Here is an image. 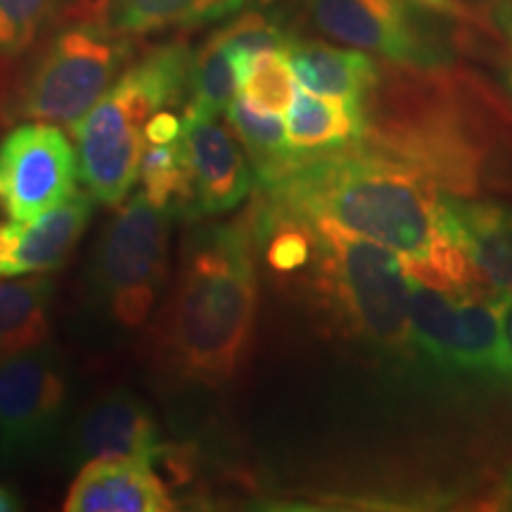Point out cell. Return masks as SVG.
<instances>
[{"label": "cell", "mask_w": 512, "mask_h": 512, "mask_svg": "<svg viewBox=\"0 0 512 512\" xmlns=\"http://www.w3.org/2000/svg\"><path fill=\"white\" fill-rule=\"evenodd\" d=\"M368 107L316 93H297L287 117V138L297 155H323V152L349 147L366 138Z\"/></svg>", "instance_id": "cell-18"}, {"label": "cell", "mask_w": 512, "mask_h": 512, "mask_svg": "<svg viewBox=\"0 0 512 512\" xmlns=\"http://www.w3.org/2000/svg\"><path fill=\"white\" fill-rule=\"evenodd\" d=\"M294 69L287 57V50H268L256 55L242 69V95L252 102L256 110L268 114L290 112L294 95Z\"/></svg>", "instance_id": "cell-24"}, {"label": "cell", "mask_w": 512, "mask_h": 512, "mask_svg": "<svg viewBox=\"0 0 512 512\" xmlns=\"http://www.w3.org/2000/svg\"><path fill=\"white\" fill-rule=\"evenodd\" d=\"M501 498H503V503L508 505V508H512V470H510V475L503 484V496Z\"/></svg>", "instance_id": "cell-31"}, {"label": "cell", "mask_w": 512, "mask_h": 512, "mask_svg": "<svg viewBox=\"0 0 512 512\" xmlns=\"http://www.w3.org/2000/svg\"><path fill=\"white\" fill-rule=\"evenodd\" d=\"M53 290L48 273L10 275L8 280H0V361L46 344Z\"/></svg>", "instance_id": "cell-20"}, {"label": "cell", "mask_w": 512, "mask_h": 512, "mask_svg": "<svg viewBox=\"0 0 512 512\" xmlns=\"http://www.w3.org/2000/svg\"><path fill=\"white\" fill-rule=\"evenodd\" d=\"M306 12L320 34L401 69L451 62V48L427 17L434 12L411 0H306Z\"/></svg>", "instance_id": "cell-9"}, {"label": "cell", "mask_w": 512, "mask_h": 512, "mask_svg": "<svg viewBox=\"0 0 512 512\" xmlns=\"http://www.w3.org/2000/svg\"><path fill=\"white\" fill-rule=\"evenodd\" d=\"M216 36L226 43L235 62H238L240 81L242 69L247 67L249 60H254L261 53H268V50H287V46L292 43V36H287L275 19L259 15V12H249V15L238 17L228 27L216 31Z\"/></svg>", "instance_id": "cell-26"}, {"label": "cell", "mask_w": 512, "mask_h": 512, "mask_svg": "<svg viewBox=\"0 0 512 512\" xmlns=\"http://www.w3.org/2000/svg\"><path fill=\"white\" fill-rule=\"evenodd\" d=\"M226 114L264 185L287 174L304 157L292 150L287 126L280 121V114L256 110L242 93L235 95Z\"/></svg>", "instance_id": "cell-21"}, {"label": "cell", "mask_w": 512, "mask_h": 512, "mask_svg": "<svg viewBox=\"0 0 512 512\" xmlns=\"http://www.w3.org/2000/svg\"><path fill=\"white\" fill-rule=\"evenodd\" d=\"M67 377L48 349L0 361V446L10 458L29 456L60 425Z\"/></svg>", "instance_id": "cell-11"}, {"label": "cell", "mask_w": 512, "mask_h": 512, "mask_svg": "<svg viewBox=\"0 0 512 512\" xmlns=\"http://www.w3.org/2000/svg\"><path fill=\"white\" fill-rule=\"evenodd\" d=\"M183 143L190 164V216H221L238 209L252 192L247 150L219 117L183 114Z\"/></svg>", "instance_id": "cell-12"}, {"label": "cell", "mask_w": 512, "mask_h": 512, "mask_svg": "<svg viewBox=\"0 0 512 512\" xmlns=\"http://www.w3.org/2000/svg\"><path fill=\"white\" fill-rule=\"evenodd\" d=\"M140 192L169 214H188L192 207L190 164L183 136L171 143H147L140 159Z\"/></svg>", "instance_id": "cell-22"}, {"label": "cell", "mask_w": 512, "mask_h": 512, "mask_svg": "<svg viewBox=\"0 0 512 512\" xmlns=\"http://www.w3.org/2000/svg\"><path fill=\"white\" fill-rule=\"evenodd\" d=\"M294 76L304 91L368 107L382 86L380 67L363 50L335 48L320 41H297L287 46Z\"/></svg>", "instance_id": "cell-17"}, {"label": "cell", "mask_w": 512, "mask_h": 512, "mask_svg": "<svg viewBox=\"0 0 512 512\" xmlns=\"http://www.w3.org/2000/svg\"><path fill=\"white\" fill-rule=\"evenodd\" d=\"M441 221L470 256L479 278L512 297V209L491 200L444 195Z\"/></svg>", "instance_id": "cell-16"}, {"label": "cell", "mask_w": 512, "mask_h": 512, "mask_svg": "<svg viewBox=\"0 0 512 512\" xmlns=\"http://www.w3.org/2000/svg\"><path fill=\"white\" fill-rule=\"evenodd\" d=\"M441 69H413L380 105L368 112V133L375 150L399 159L451 195L482 188L491 145L486 126L465 91Z\"/></svg>", "instance_id": "cell-3"}, {"label": "cell", "mask_w": 512, "mask_h": 512, "mask_svg": "<svg viewBox=\"0 0 512 512\" xmlns=\"http://www.w3.org/2000/svg\"><path fill=\"white\" fill-rule=\"evenodd\" d=\"M491 17H494V31L503 48L505 86L512 98V0H496Z\"/></svg>", "instance_id": "cell-27"}, {"label": "cell", "mask_w": 512, "mask_h": 512, "mask_svg": "<svg viewBox=\"0 0 512 512\" xmlns=\"http://www.w3.org/2000/svg\"><path fill=\"white\" fill-rule=\"evenodd\" d=\"M264 188L278 207L328 219L392 249L418 283L448 292L486 285L446 233L437 185L380 150L304 155Z\"/></svg>", "instance_id": "cell-1"}, {"label": "cell", "mask_w": 512, "mask_h": 512, "mask_svg": "<svg viewBox=\"0 0 512 512\" xmlns=\"http://www.w3.org/2000/svg\"><path fill=\"white\" fill-rule=\"evenodd\" d=\"M93 214L91 192H72L67 200L31 221L0 226V278L50 273L74 252Z\"/></svg>", "instance_id": "cell-14"}, {"label": "cell", "mask_w": 512, "mask_h": 512, "mask_svg": "<svg viewBox=\"0 0 512 512\" xmlns=\"http://www.w3.org/2000/svg\"><path fill=\"white\" fill-rule=\"evenodd\" d=\"M411 3L448 19H460V22H470L472 19L470 0H411Z\"/></svg>", "instance_id": "cell-29"}, {"label": "cell", "mask_w": 512, "mask_h": 512, "mask_svg": "<svg viewBox=\"0 0 512 512\" xmlns=\"http://www.w3.org/2000/svg\"><path fill=\"white\" fill-rule=\"evenodd\" d=\"M67 0H0V57L15 60L41 38Z\"/></svg>", "instance_id": "cell-25"}, {"label": "cell", "mask_w": 512, "mask_h": 512, "mask_svg": "<svg viewBox=\"0 0 512 512\" xmlns=\"http://www.w3.org/2000/svg\"><path fill=\"white\" fill-rule=\"evenodd\" d=\"M131 36L102 24H74L53 36L24 81L19 114L31 121L76 126L119 79Z\"/></svg>", "instance_id": "cell-8"}, {"label": "cell", "mask_w": 512, "mask_h": 512, "mask_svg": "<svg viewBox=\"0 0 512 512\" xmlns=\"http://www.w3.org/2000/svg\"><path fill=\"white\" fill-rule=\"evenodd\" d=\"M74 453L81 460L136 458L152 460L164 453L155 415L128 389H107L88 401L74 425Z\"/></svg>", "instance_id": "cell-13"}, {"label": "cell", "mask_w": 512, "mask_h": 512, "mask_svg": "<svg viewBox=\"0 0 512 512\" xmlns=\"http://www.w3.org/2000/svg\"><path fill=\"white\" fill-rule=\"evenodd\" d=\"M69 512H169L176 501L147 460H88L69 489Z\"/></svg>", "instance_id": "cell-15"}, {"label": "cell", "mask_w": 512, "mask_h": 512, "mask_svg": "<svg viewBox=\"0 0 512 512\" xmlns=\"http://www.w3.org/2000/svg\"><path fill=\"white\" fill-rule=\"evenodd\" d=\"M249 0H100L98 22L114 34L143 36L190 29L240 12Z\"/></svg>", "instance_id": "cell-19"}, {"label": "cell", "mask_w": 512, "mask_h": 512, "mask_svg": "<svg viewBox=\"0 0 512 512\" xmlns=\"http://www.w3.org/2000/svg\"><path fill=\"white\" fill-rule=\"evenodd\" d=\"M512 297L489 285L437 290L413 280L411 347L434 368L512 392Z\"/></svg>", "instance_id": "cell-6"}, {"label": "cell", "mask_w": 512, "mask_h": 512, "mask_svg": "<svg viewBox=\"0 0 512 512\" xmlns=\"http://www.w3.org/2000/svg\"><path fill=\"white\" fill-rule=\"evenodd\" d=\"M76 147L46 121L12 128L0 143V209L10 221H31L76 192Z\"/></svg>", "instance_id": "cell-10"}, {"label": "cell", "mask_w": 512, "mask_h": 512, "mask_svg": "<svg viewBox=\"0 0 512 512\" xmlns=\"http://www.w3.org/2000/svg\"><path fill=\"white\" fill-rule=\"evenodd\" d=\"M508 325H510V337H512V313H510V318H508Z\"/></svg>", "instance_id": "cell-32"}, {"label": "cell", "mask_w": 512, "mask_h": 512, "mask_svg": "<svg viewBox=\"0 0 512 512\" xmlns=\"http://www.w3.org/2000/svg\"><path fill=\"white\" fill-rule=\"evenodd\" d=\"M304 219L311 230L306 268L337 318L356 337L382 349L411 347L413 278L399 256L328 219Z\"/></svg>", "instance_id": "cell-5"}, {"label": "cell", "mask_w": 512, "mask_h": 512, "mask_svg": "<svg viewBox=\"0 0 512 512\" xmlns=\"http://www.w3.org/2000/svg\"><path fill=\"white\" fill-rule=\"evenodd\" d=\"M192 55L183 43H166L128 67L98 105L74 126L79 181L93 200L119 207L140 174L147 121L176 105L190 88Z\"/></svg>", "instance_id": "cell-4"}, {"label": "cell", "mask_w": 512, "mask_h": 512, "mask_svg": "<svg viewBox=\"0 0 512 512\" xmlns=\"http://www.w3.org/2000/svg\"><path fill=\"white\" fill-rule=\"evenodd\" d=\"M171 214L143 192L121 202L102 230L93 261L98 302L121 330H140L169 275Z\"/></svg>", "instance_id": "cell-7"}, {"label": "cell", "mask_w": 512, "mask_h": 512, "mask_svg": "<svg viewBox=\"0 0 512 512\" xmlns=\"http://www.w3.org/2000/svg\"><path fill=\"white\" fill-rule=\"evenodd\" d=\"M254 221L216 223L192 233L176 283L155 325V356L183 382L219 389L252 354L259 287Z\"/></svg>", "instance_id": "cell-2"}, {"label": "cell", "mask_w": 512, "mask_h": 512, "mask_svg": "<svg viewBox=\"0 0 512 512\" xmlns=\"http://www.w3.org/2000/svg\"><path fill=\"white\" fill-rule=\"evenodd\" d=\"M19 505H17V498L10 494L8 489H3V486H0V512H10V510H17Z\"/></svg>", "instance_id": "cell-30"}, {"label": "cell", "mask_w": 512, "mask_h": 512, "mask_svg": "<svg viewBox=\"0 0 512 512\" xmlns=\"http://www.w3.org/2000/svg\"><path fill=\"white\" fill-rule=\"evenodd\" d=\"M183 136V119H178L171 112H157L147 121L145 140L147 143H171Z\"/></svg>", "instance_id": "cell-28"}, {"label": "cell", "mask_w": 512, "mask_h": 512, "mask_svg": "<svg viewBox=\"0 0 512 512\" xmlns=\"http://www.w3.org/2000/svg\"><path fill=\"white\" fill-rule=\"evenodd\" d=\"M240 88V67L219 36H211L192 57L190 102L185 112L200 117H221L228 112Z\"/></svg>", "instance_id": "cell-23"}]
</instances>
